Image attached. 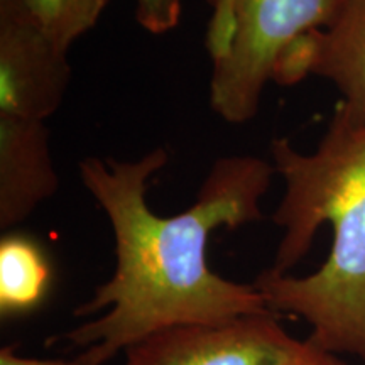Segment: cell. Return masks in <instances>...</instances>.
I'll return each mask as SVG.
<instances>
[{"label":"cell","instance_id":"obj_12","mask_svg":"<svg viewBox=\"0 0 365 365\" xmlns=\"http://www.w3.org/2000/svg\"><path fill=\"white\" fill-rule=\"evenodd\" d=\"M281 365H345L339 359V355L328 354L325 350L314 346L312 341H303L299 350L293 357L287 359L284 364Z\"/></svg>","mask_w":365,"mask_h":365},{"label":"cell","instance_id":"obj_10","mask_svg":"<svg viewBox=\"0 0 365 365\" xmlns=\"http://www.w3.org/2000/svg\"><path fill=\"white\" fill-rule=\"evenodd\" d=\"M182 0H135V19L154 36L168 34L181 21Z\"/></svg>","mask_w":365,"mask_h":365},{"label":"cell","instance_id":"obj_4","mask_svg":"<svg viewBox=\"0 0 365 365\" xmlns=\"http://www.w3.org/2000/svg\"><path fill=\"white\" fill-rule=\"evenodd\" d=\"M301 344L279 325L277 313L245 314L150 333L124 350V365H281Z\"/></svg>","mask_w":365,"mask_h":365},{"label":"cell","instance_id":"obj_7","mask_svg":"<svg viewBox=\"0 0 365 365\" xmlns=\"http://www.w3.org/2000/svg\"><path fill=\"white\" fill-rule=\"evenodd\" d=\"M58 188L44 122L0 115V228L12 230Z\"/></svg>","mask_w":365,"mask_h":365},{"label":"cell","instance_id":"obj_11","mask_svg":"<svg viewBox=\"0 0 365 365\" xmlns=\"http://www.w3.org/2000/svg\"><path fill=\"white\" fill-rule=\"evenodd\" d=\"M0 365H105L93 350L85 349L78 357L73 360H43L22 357L14 352L12 346L0 349Z\"/></svg>","mask_w":365,"mask_h":365},{"label":"cell","instance_id":"obj_3","mask_svg":"<svg viewBox=\"0 0 365 365\" xmlns=\"http://www.w3.org/2000/svg\"><path fill=\"white\" fill-rule=\"evenodd\" d=\"M340 0H215L208 21L210 107L228 124L257 115L277 63L296 41L330 24Z\"/></svg>","mask_w":365,"mask_h":365},{"label":"cell","instance_id":"obj_8","mask_svg":"<svg viewBox=\"0 0 365 365\" xmlns=\"http://www.w3.org/2000/svg\"><path fill=\"white\" fill-rule=\"evenodd\" d=\"M51 266L48 255L31 237L7 235L0 240V314L19 317L33 312L48 296Z\"/></svg>","mask_w":365,"mask_h":365},{"label":"cell","instance_id":"obj_9","mask_svg":"<svg viewBox=\"0 0 365 365\" xmlns=\"http://www.w3.org/2000/svg\"><path fill=\"white\" fill-rule=\"evenodd\" d=\"M108 0H26L36 19L61 48L97 26Z\"/></svg>","mask_w":365,"mask_h":365},{"label":"cell","instance_id":"obj_1","mask_svg":"<svg viewBox=\"0 0 365 365\" xmlns=\"http://www.w3.org/2000/svg\"><path fill=\"white\" fill-rule=\"evenodd\" d=\"M168 161L164 148L134 161L97 156L80 161L83 186L110 220L115 271L90 301L73 309L78 318L98 312L102 317L63 339L90 346L103 364L164 328L276 313L252 282L225 279L207 261L213 230L261 220V200L276 175L272 163L257 156L217 159L195 203L178 215L159 217L145 195L150 176Z\"/></svg>","mask_w":365,"mask_h":365},{"label":"cell","instance_id":"obj_13","mask_svg":"<svg viewBox=\"0 0 365 365\" xmlns=\"http://www.w3.org/2000/svg\"><path fill=\"white\" fill-rule=\"evenodd\" d=\"M213 2V0H208V4H212Z\"/></svg>","mask_w":365,"mask_h":365},{"label":"cell","instance_id":"obj_6","mask_svg":"<svg viewBox=\"0 0 365 365\" xmlns=\"http://www.w3.org/2000/svg\"><path fill=\"white\" fill-rule=\"evenodd\" d=\"M308 76L330 81L340 93L336 105L354 120H365V0H340L330 24L287 49L274 83L291 86Z\"/></svg>","mask_w":365,"mask_h":365},{"label":"cell","instance_id":"obj_5","mask_svg":"<svg viewBox=\"0 0 365 365\" xmlns=\"http://www.w3.org/2000/svg\"><path fill=\"white\" fill-rule=\"evenodd\" d=\"M70 80L68 49L26 0H0V115L44 122L61 107Z\"/></svg>","mask_w":365,"mask_h":365},{"label":"cell","instance_id":"obj_2","mask_svg":"<svg viewBox=\"0 0 365 365\" xmlns=\"http://www.w3.org/2000/svg\"><path fill=\"white\" fill-rule=\"evenodd\" d=\"M271 163L282 239L252 284L272 312L303 318L314 346L365 362V120L336 105L313 153L277 137Z\"/></svg>","mask_w":365,"mask_h":365}]
</instances>
